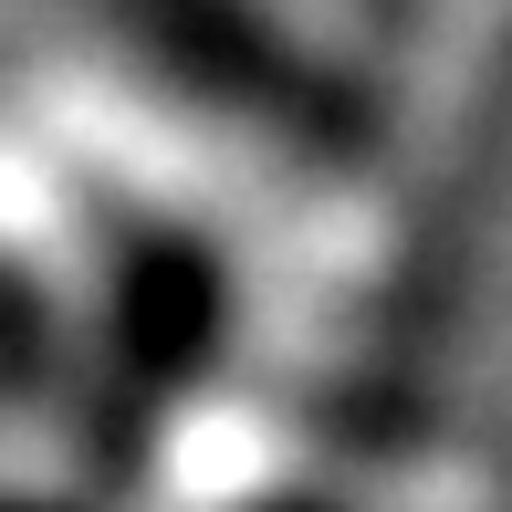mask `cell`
Instances as JSON below:
<instances>
[{"instance_id": "obj_1", "label": "cell", "mask_w": 512, "mask_h": 512, "mask_svg": "<svg viewBox=\"0 0 512 512\" xmlns=\"http://www.w3.org/2000/svg\"><path fill=\"white\" fill-rule=\"evenodd\" d=\"M356 502V512H481V481L450 460H418V471H356V460L314 450L293 418H272L262 398H199L157 450V492L147 512H251V502Z\"/></svg>"}, {"instance_id": "obj_2", "label": "cell", "mask_w": 512, "mask_h": 512, "mask_svg": "<svg viewBox=\"0 0 512 512\" xmlns=\"http://www.w3.org/2000/svg\"><path fill=\"white\" fill-rule=\"evenodd\" d=\"M0 241H11L42 283H63L74 304H95V293H105V262H95V241H84L63 178L42 168L32 147H11V136H0Z\"/></svg>"}]
</instances>
